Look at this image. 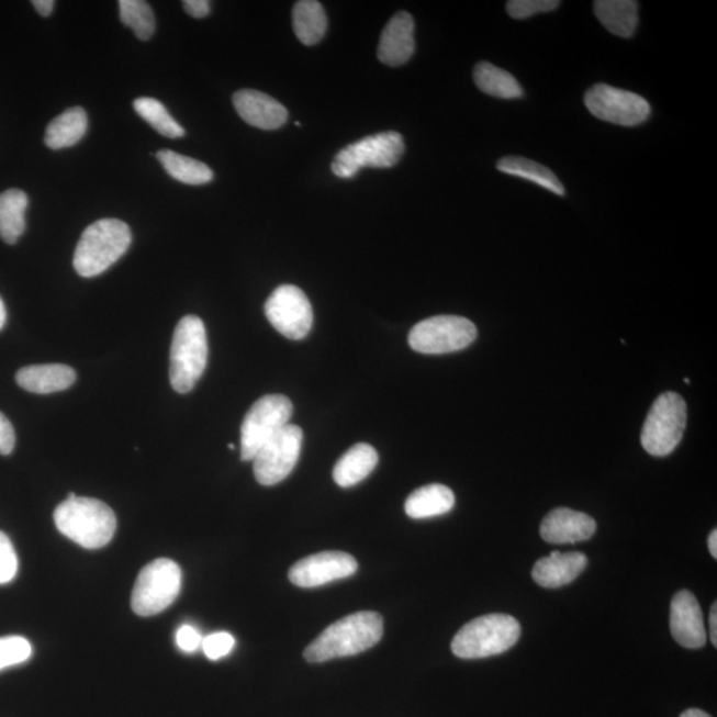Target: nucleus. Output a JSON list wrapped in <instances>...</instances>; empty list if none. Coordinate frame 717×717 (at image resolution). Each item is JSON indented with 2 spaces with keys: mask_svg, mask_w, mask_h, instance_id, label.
Instances as JSON below:
<instances>
[{
  "mask_svg": "<svg viewBox=\"0 0 717 717\" xmlns=\"http://www.w3.org/2000/svg\"><path fill=\"white\" fill-rule=\"evenodd\" d=\"M681 717H713V716H709L708 714L704 713V710L702 709L691 708L684 710Z\"/></svg>",
  "mask_w": 717,
  "mask_h": 717,
  "instance_id": "79ce46f5",
  "label": "nucleus"
},
{
  "mask_svg": "<svg viewBox=\"0 0 717 717\" xmlns=\"http://www.w3.org/2000/svg\"><path fill=\"white\" fill-rule=\"evenodd\" d=\"M57 530L86 549H100L111 542L116 531V516L110 506L97 498L78 497L69 493L56 507Z\"/></svg>",
  "mask_w": 717,
  "mask_h": 717,
  "instance_id": "f03ea898",
  "label": "nucleus"
},
{
  "mask_svg": "<svg viewBox=\"0 0 717 717\" xmlns=\"http://www.w3.org/2000/svg\"><path fill=\"white\" fill-rule=\"evenodd\" d=\"M34 8L43 18L53 14L55 2L54 0H34Z\"/></svg>",
  "mask_w": 717,
  "mask_h": 717,
  "instance_id": "58836bf2",
  "label": "nucleus"
},
{
  "mask_svg": "<svg viewBox=\"0 0 717 717\" xmlns=\"http://www.w3.org/2000/svg\"><path fill=\"white\" fill-rule=\"evenodd\" d=\"M415 22L408 12H397L380 37L378 57L385 66L400 67L415 53Z\"/></svg>",
  "mask_w": 717,
  "mask_h": 717,
  "instance_id": "a211bd4d",
  "label": "nucleus"
},
{
  "mask_svg": "<svg viewBox=\"0 0 717 717\" xmlns=\"http://www.w3.org/2000/svg\"><path fill=\"white\" fill-rule=\"evenodd\" d=\"M497 169L505 175L535 182L538 187L547 189L557 195L567 193L562 182L557 179L553 171L541 164L528 160V158L516 156L501 158L497 163Z\"/></svg>",
  "mask_w": 717,
  "mask_h": 717,
  "instance_id": "bb28decb",
  "label": "nucleus"
},
{
  "mask_svg": "<svg viewBox=\"0 0 717 717\" xmlns=\"http://www.w3.org/2000/svg\"><path fill=\"white\" fill-rule=\"evenodd\" d=\"M687 424V404L676 392H664L653 402L647 415L642 446L647 453L657 457L669 456L681 442Z\"/></svg>",
  "mask_w": 717,
  "mask_h": 717,
  "instance_id": "423d86ee",
  "label": "nucleus"
},
{
  "mask_svg": "<svg viewBox=\"0 0 717 717\" xmlns=\"http://www.w3.org/2000/svg\"><path fill=\"white\" fill-rule=\"evenodd\" d=\"M233 104L240 119L264 131H276L288 122L289 113L276 99L256 90L234 93Z\"/></svg>",
  "mask_w": 717,
  "mask_h": 717,
  "instance_id": "dca6fc26",
  "label": "nucleus"
},
{
  "mask_svg": "<svg viewBox=\"0 0 717 717\" xmlns=\"http://www.w3.org/2000/svg\"><path fill=\"white\" fill-rule=\"evenodd\" d=\"M455 493L448 486L430 484L418 488L405 501V513L415 519L442 516L453 509Z\"/></svg>",
  "mask_w": 717,
  "mask_h": 717,
  "instance_id": "4be33fe9",
  "label": "nucleus"
},
{
  "mask_svg": "<svg viewBox=\"0 0 717 717\" xmlns=\"http://www.w3.org/2000/svg\"><path fill=\"white\" fill-rule=\"evenodd\" d=\"M357 570V560L345 551H322L293 564L289 580L298 587L313 589L348 579Z\"/></svg>",
  "mask_w": 717,
  "mask_h": 717,
  "instance_id": "4468645a",
  "label": "nucleus"
},
{
  "mask_svg": "<svg viewBox=\"0 0 717 717\" xmlns=\"http://www.w3.org/2000/svg\"><path fill=\"white\" fill-rule=\"evenodd\" d=\"M670 627L672 637L685 649H702L707 642L703 612L696 596L683 590L671 604Z\"/></svg>",
  "mask_w": 717,
  "mask_h": 717,
  "instance_id": "2eb2a0df",
  "label": "nucleus"
},
{
  "mask_svg": "<svg viewBox=\"0 0 717 717\" xmlns=\"http://www.w3.org/2000/svg\"><path fill=\"white\" fill-rule=\"evenodd\" d=\"M228 448L234 449L236 447H234L233 444H228Z\"/></svg>",
  "mask_w": 717,
  "mask_h": 717,
  "instance_id": "a18cd8bd",
  "label": "nucleus"
},
{
  "mask_svg": "<svg viewBox=\"0 0 717 717\" xmlns=\"http://www.w3.org/2000/svg\"><path fill=\"white\" fill-rule=\"evenodd\" d=\"M182 573L175 561L161 558L150 562L137 576L132 593V608L139 617L160 614L177 600Z\"/></svg>",
  "mask_w": 717,
  "mask_h": 717,
  "instance_id": "6e6552de",
  "label": "nucleus"
},
{
  "mask_svg": "<svg viewBox=\"0 0 717 717\" xmlns=\"http://www.w3.org/2000/svg\"><path fill=\"white\" fill-rule=\"evenodd\" d=\"M29 197L19 189L5 190L0 194V238L14 245L25 231V211Z\"/></svg>",
  "mask_w": 717,
  "mask_h": 717,
  "instance_id": "393cba45",
  "label": "nucleus"
},
{
  "mask_svg": "<svg viewBox=\"0 0 717 717\" xmlns=\"http://www.w3.org/2000/svg\"><path fill=\"white\" fill-rule=\"evenodd\" d=\"M639 4L632 0H598L594 3L595 16L610 31L620 37H631L636 34Z\"/></svg>",
  "mask_w": 717,
  "mask_h": 717,
  "instance_id": "b1692460",
  "label": "nucleus"
},
{
  "mask_svg": "<svg viewBox=\"0 0 717 717\" xmlns=\"http://www.w3.org/2000/svg\"><path fill=\"white\" fill-rule=\"evenodd\" d=\"M473 78L479 90L490 97L512 100L524 97L523 87L514 76L491 63H479L474 68Z\"/></svg>",
  "mask_w": 717,
  "mask_h": 717,
  "instance_id": "cd10ccee",
  "label": "nucleus"
},
{
  "mask_svg": "<svg viewBox=\"0 0 717 717\" xmlns=\"http://www.w3.org/2000/svg\"><path fill=\"white\" fill-rule=\"evenodd\" d=\"M596 523L589 514L557 507L551 511L541 524V537L549 544H575L592 538Z\"/></svg>",
  "mask_w": 717,
  "mask_h": 717,
  "instance_id": "f3484780",
  "label": "nucleus"
},
{
  "mask_svg": "<svg viewBox=\"0 0 717 717\" xmlns=\"http://www.w3.org/2000/svg\"><path fill=\"white\" fill-rule=\"evenodd\" d=\"M293 403L283 395L257 400L240 425V459L253 461L266 444L289 424Z\"/></svg>",
  "mask_w": 717,
  "mask_h": 717,
  "instance_id": "1a4fd4ad",
  "label": "nucleus"
},
{
  "mask_svg": "<svg viewBox=\"0 0 717 717\" xmlns=\"http://www.w3.org/2000/svg\"><path fill=\"white\" fill-rule=\"evenodd\" d=\"M209 357L208 335L199 316L187 315L175 329L170 348V384L179 393L192 391L204 373Z\"/></svg>",
  "mask_w": 717,
  "mask_h": 717,
  "instance_id": "20e7f679",
  "label": "nucleus"
},
{
  "mask_svg": "<svg viewBox=\"0 0 717 717\" xmlns=\"http://www.w3.org/2000/svg\"><path fill=\"white\" fill-rule=\"evenodd\" d=\"M558 0H511L507 2L506 10L513 19H528L542 12L554 11L560 8Z\"/></svg>",
  "mask_w": 717,
  "mask_h": 717,
  "instance_id": "473e14b6",
  "label": "nucleus"
},
{
  "mask_svg": "<svg viewBox=\"0 0 717 717\" xmlns=\"http://www.w3.org/2000/svg\"><path fill=\"white\" fill-rule=\"evenodd\" d=\"M303 433L288 424L254 457V474L259 484L277 485L293 472L300 459Z\"/></svg>",
  "mask_w": 717,
  "mask_h": 717,
  "instance_id": "ddd939ff",
  "label": "nucleus"
},
{
  "mask_svg": "<svg viewBox=\"0 0 717 717\" xmlns=\"http://www.w3.org/2000/svg\"><path fill=\"white\" fill-rule=\"evenodd\" d=\"M585 105L602 122L621 126H637L650 117L649 101L638 93L596 85L586 92Z\"/></svg>",
  "mask_w": 717,
  "mask_h": 717,
  "instance_id": "9b49d317",
  "label": "nucleus"
},
{
  "mask_svg": "<svg viewBox=\"0 0 717 717\" xmlns=\"http://www.w3.org/2000/svg\"><path fill=\"white\" fill-rule=\"evenodd\" d=\"M76 372L65 365H40L23 367L16 373V383L23 390L47 395L66 391L75 383Z\"/></svg>",
  "mask_w": 717,
  "mask_h": 717,
  "instance_id": "aec40b11",
  "label": "nucleus"
},
{
  "mask_svg": "<svg viewBox=\"0 0 717 717\" xmlns=\"http://www.w3.org/2000/svg\"><path fill=\"white\" fill-rule=\"evenodd\" d=\"M157 160L161 163L169 176L187 186H205L213 180L212 169L192 157L164 149L158 152Z\"/></svg>",
  "mask_w": 717,
  "mask_h": 717,
  "instance_id": "c85d7f7f",
  "label": "nucleus"
},
{
  "mask_svg": "<svg viewBox=\"0 0 717 717\" xmlns=\"http://www.w3.org/2000/svg\"><path fill=\"white\" fill-rule=\"evenodd\" d=\"M684 383L690 384V380H688V378H685V379H684Z\"/></svg>",
  "mask_w": 717,
  "mask_h": 717,
  "instance_id": "c03bdc74",
  "label": "nucleus"
},
{
  "mask_svg": "<svg viewBox=\"0 0 717 717\" xmlns=\"http://www.w3.org/2000/svg\"><path fill=\"white\" fill-rule=\"evenodd\" d=\"M87 130V112L81 107L69 108L48 124L44 143L54 150L74 147L85 137Z\"/></svg>",
  "mask_w": 717,
  "mask_h": 717,
  "instance_id": "5701e85b",
  "label": "nucleus"
},
{
  "mask_svg": "<svg viewBox=\"0 0 717 717\" xmlns=\"http://www.w3.org/2000/svg\"><path fill=\"white\" fill-rule=\"evenodd\" d=\"M522 636V626L506 614L482 615L464 627L452 640V652L461 659L500 656L511 650Z\"/></svg>",
  "mask_w": 717,
  "mask_h": 717,
  "instance_id": "39448f33",
  "label": "nucleus"
},
{
  "mask_svg": "<svg viewBox=\"0 0 717 717\" xmlns=\"http://www.w3.org/2000/svg\"><path fill=\"white\" fill-rule=\"evenodd\" d=\"M133 108L138 116L145 120L152 128L169 138L186 136V130L170 116L167 108L160 101L152 98H139L133 101Z\"/></svg>",
  "mask_w": 717,
  "mask_h": 717,
  "instance_id": "c756f323",
  "label": "nucleus"
},
{
  "mask_svg": "<svg viewBox=\"0 0 717 717\" xmlns=\"http://www.w3.org/2000/svg\"><path fill=\"white\" fill-rule=\"evenodd\" d=\"M120 19L133 30L139 41H149L155 34L156 19L148 2L122 0L119 2Z\"/></svg>",
  "mask_w": 717,
  "mask_h": 717,
  "instance_id": "7c9ffc66",
  "label": "nucleus"
},
{
  "mask_svg": "<svg viewBox=\"0 0 717 717\" xmlns=\"http://www.w3.org/2000/svg\"><path fill=\"white\" fill-rule=\"evenodd\" d=\"M131 244L132 233L125 222L99 220L81 234L75 250L74 268L85 278L103 275L124 256Z\"/></svg>",
  "mask_w": 717,
  "mask_h": 717,
  "instance_id": "7ed1b4c3",
  "label": "nucleus"
},
{
  "mask_svg": "<svg viewBox=\"0 0 717 717\" xmlns=\"http://www.w3.org/2000/svg\"><path fill=\"white\" fill-rule=\"evenodd\" d=\"M478 338L474 323L456 315H439L425 320L411 329L412 350L441 355L464 350Z\"/></svg>",
  "mask_w": 717,
  "mask_h": 717,
  "instance_id": "9d476101",
  "label": "nucleus"
},
{
  "mask_svg": "<svg viewBox=\"0 0 717 717\" xmlns=\"http://www.w3.org/2000/svg\"><path fill=\"white\" fill-rule=\"evenodd\" d=\"M33 647L23 637L0 638V671L27 662Z\"/></svg>",
  "mask_w": 717,
  "mask_h": 717,
  "instance_id": "2f4dec72",
  "label": "nucleus"
},
{
  "mask_svg": "<svg viewBox=\"0 0 717 717\" xmlns=\"http://www.w3.org/2000/svg\"><path fill=\"white\" fill-rule=\"evenodd\" d=\"M265 313L271 326L285 338H306L313 327V307L306 294L293 284H283L272 291L265 304Z\"/></svg>",
  "mask_w": 717,
  "mask_h": 717,
  "instance_id": "f8f14e48",
  "label": "nucleus"
},
{
  "mask_svg": "<svg viewBox=\"0 0 717 717\" xmlns=\"http://www.w3.org/2000/svg\"><path fill=\"white\" fill-rule=\"evenodd\" d=\"M379 456L370 444L359 442L343 455L334 468V480L341 488L359 484L377 468Z\"/></svg>",
  "mask_w": 717,
  "mask_h": 717,
  "instance_id": "412c9836",
  "label": "nucleus"
},
{
  "mask_svg": "<svg viewBox=\"0 0 717 717\" xmlns=\"http://www.w3.org/2000/svg\"><path fill=\"white\" fill-rule=\"evenodd\" d=\"M18 573V556L10 538L0 531V585L15 579Z\"/></svg>",
  "mask_w": 717,
  "mask_h": 717,
  "instance_id": "72a5a7b5",
  "label": "nucleus"
},
{
  "mask_svg": "<svg viewBox=\"0 0 717 717\" xmlns=\"http://www.w3.org/2000/svg\"><path fill=\"white\" fill-rule=\"evenodd\" d=\"M182 5L188 14L195 19L205 18L211 12V3L206 2V0H186Z\"/></svg>",
  "mask_w": 717,
  "mask_h": 717,
  "instance_id": "4c0bfd02",
  "label": "nucleus"
},
{
  "mask_svg": "<svg viewBox=\"0 0 717 717\" xmlns=\"http://www.w3.org/2000/svg\"><path fill=\"white\" fill-rule=\"evenodd\" d=\"M405 150L404 138L397 132H383L359 139L343 148L332 165L339 179H352L361 168L395 167Z\"/></svg>",
  "mask_w": 717,
  "mask_h": 717,
  "instance_id": "0eeeda50",
  "label": "nucleus"
},
{
  "mask_svg": "<svg viewBox=\"0 0 717 717\" xmlns=\"http://www.w3.org/2000/svg\"><path fill=\"white\" fill-rule=\"evenodd\" d=\"M15 430L9 418L0 412V455L8 456L15 448Z\"/></svg>",
  "mask_w": 717,
  "mask_h": 717,
  "instance_id": "e433bc0d",
  "label": "nucleus"
},
{
  "mask_svg": "<svg viewBox=\"0 0 717 717\" xmlns=\"http://www.w3.org/2000/svg\"><path fill=\"white\" fill-rule=\"evenodd\" d=\"M383 637L382 615L360 612L335 621L304 650L310 663H323L335 658L358 656L372 649Z\"/></svg>",
  "mask_w": 717,
  "mask_h": 717,
  "instance_id": "f257e3e1",
  "label": "nucleus"
},
{
  "mask_svg": "<svg viewBox=\"0 0 717 717\" xmlns=\"http://www.w3.org/2000/svg\"><path fill=\"white\" fill-rule=\"evenodd\" d=\"M236 646V640L232 634L221 631L211 634V636L202 639V650L211 661H219L231 653Z\"/></svg>",
  "mask_w": 717,
  "mask_h": 717,
  "instance_id": "f704fd0d",
  "label": "nucleus"
},
{
  "mask_svg": "<svg viewBox=\"0 0 717 717\" xmlns=\"http://www.w3.org/2000/svg\"><path fill=\"white\" fill-rule=\"evenodd\" d=\"M586 567L587 557L580 551H553L549 557L536 562L531 575L539 586L558 589L573 582Z\"/></svg>",
  "mask_w": 717,
  "mask_h": 717,
  "instance_id": "6ab92c4d",
  "label": "nucleus"
},
{
  "mask_svg": "<svg viewBox=\"0 0 717 717\" xmlns=\"http://www.w3.org/2000/svg\"><path fill=\"white\" fill-rule=\"evenodd\" d=\"M5 321H8V311H5L2 298H0V329L5 325Z\"/></svg>",
  "mask_w": 717,
  "mask_h": 717,
  "instance_id": "37998d69",
  "label": "nucleus"
},
{
  "mask_svg": "<svg viewBox=\"0 0 717 717\" xmlns=\"http://www.w3.org/2000/svg\"><path fill=\"white\" fill-rule=\"evenodd\" d=\"M294 33L304 46H315L326 35L327 16L315 0H302L293 9Z\"/></svg>",
  "mask_w": 717,
  "mask_h": 717,
  "instance_id": "a878e982",
  "label": "nucleus"
},
{
  "mask_svg": "<svg viewBox=\"0 0 717 717\" xmlns=\"http://www.w3.org/2000/svg\"><path fill=\"white\" fill-rule=\"evenodd\" d=\"M176 643L183 652H194L202 645V636L195 627L183 625L176 634Z\"/></svg>",
  "mask_w": 717,
  "mask_h": 717,
  "instance_id": "c9c22d12",
  "label": "nucleus"
},
{
  "mask_svg": "<svg viewBox=\"0 0 717 717\" xmlns=\"http://www.w3.org/2000/svg\"><path fill=\"white\" fill-rule=\"evenodd\" d=\"M708 549L710 556L717 558V530L716 529L710 531V535L708 537Z\"/></svg>",
  "mask_w": 717,
  "mask_h": 717,
  "instance_id": "a19ab883",
  "label": "nucleus"
},
{
  "mask_svg": "<svg viewBox=\"0 0 717 717\" xmlns=\"http://www.w3.org/2000/svg\"><path fill=\"white\" fill-rule=\"evenodd\" d=\"M709 634H710V640H713V645L716 647L717 646V604H716V602L713 605V607H710Z\"/></svg>",
  "mask_w": 717,
  "mask_h": 717,
  "instance_id": "ea45409f",
  "label": "nucleus"
}]
</instances>
